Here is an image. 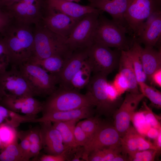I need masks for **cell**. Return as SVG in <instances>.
<instances>
[{"instance_id": "obj_1", "label": "cell", "mask_w": 161, "mask_h": 161, "mask_svg": "<svg viewBox=\"0 0 161 161\" xmlns=\"http://www.w3.org/2000/svg\"><path fill=\"white\" fill-rule=\"evenodd\" d=\"M9 25L1 38L9 64L18 67L34 56V34L29 25L17 22Z\"/></svg>"}, {"instance_id": "obj_2", "label": "cell", "mask_w": 161, "mask_h": 161, "mask_svg": "<svg viewBox=\"0 0 161 161\" xmlns=\"http://www.w3.org/2000/svg\"><path fill=\"white\" fill-rule=\"evenodd\" d=\"M86 106H95L94 99L89 93L82 94L74 89L59 86L43 103L42 112L67 111Z\"/></svg>"}, {"instance_id": "obj_3", "label": "cell", "mask_w": 161, "mask_h": 161, "mask_svg": "<svg viewBox=\"0 0 161 161\" xmlns=\"http://www.w3.org/2000/svg\"><path fill=\"white\" fill-rule=\"evenodd\" d=\"M126 28L104 16L99 15L95 32L94 42L120 50H127L133 42L126 37Z\"/></svg>"}, {"instance_id": "obj_4", "label": "cell", "mask_w": 161, "mask_h": 161, "mask_svg": "<svg viewBox=\"0 0 161 161\" xmlns=\"http://www.w3.org/2000/svg\"><path fill=\"white\" fill-rule=\"evenodd\" d=\"M18 68L35 96L49 95L56 89L58 81L56 75L49 73L40 66L29 62Z\"/></svg>"}, {"instance_id": "obj_5", "label": "cell", "mask_w": 161, "mask_h": 161, "mask_svg": "<svg viewBox=\"0 0 161 161\" xmlns=\"http://www.w3.org/2000/svg\"><path fill=\"white\" fill-rule=\"evenodd\" d=\"M66 39L44 26L38 27L34 33L33 57L44 59L54 55L72 52L66 44Z\"/></svg>"}, {"instance_id": "obj_6", "label": "cell", "mask_w": 161, "mask_h": 161, "mask_svg": "<svg viewBox=\"0 0 161 161\" xmlns=\"http://www.w3.org/2000/svg\"><path fill=\"white\" fill-rule=\"evenodd\" d=\"M161 0H128L124 15L126 26L136 36L143 23L154 13L161 11Z\"/></svg>"}, {"instance_id": "obj_7", "label": "cell", "mask_w": 161, "mask_h": 161, "mask_svg": "<svg viewBox=\"0 0 161 161\" xmlns=\"http://www.w3.org/2000/svg\"><path fill=\"white\" fill-rule=\"evenodd\" d=\"M100 14L90 13L80 19L66 41V44L71 51L88 49L94 43L98 18Z\"/></svg>"}, {"instance_id": "obj_8", "label": "cell", "mask_w": 161, "mask_h": 161, "mask_svg": "<svg viewBox=\"0 0 161 161\" xmlns=\"http://www.w3.org/2000/svg\"><path fill=\"white\" fill-rule=\"evenodd\" d=\"M121 50H113L110 47L97 43L88 49L87 60L94 74L108 75L118 66Z\"/></svg>"}, {"instance_id": "obj_9", "label": "cell", "mask_w": 161, "mask_h": 161, "mask_svg": "<svg viewBox=\"0 0 161 161\" xmlns=\"http://www.w3.org/2000/svg\"><path fill=\"white\" fill-rule=\"evenodd\" d=\"M107 76L101 74H94L86 87V92L94 99L97 112L109 116L114 114L118 103L112 101L108 95L106 89L108 82Z\"/></svg>"}, {"instance_id": "obj_10", "label": "cell", "mask_w": 161, "mask_h": 161, "mask_svg": "<svg viewBox=\"0 0 161 161\" xmlns=\"http://www.w3.org/2000/svg\"><path fill=\"white\" fill-rule=\"evenodd\" d=\"M11 66L0 74L1 97L35 96L26 79L18 67Z\"/></svg>"}, {"instance_id": "obj_11", "label": "cell", "mask_w": 161, "mask_h": 161, "mask_svg": "<svg viewBox=\"0 0 161 161\" xmlns=\"http://www.w3.org/2000/svg\"><path fill=\"white\" fill-rule=\"evenodd\" d=\"M121 137L114 126L102 123L83 148L82 159L88 161L89 154L98 149L121 145Z\"/></svg>"}, {"instance_id": "obj_12", "label": "cell", "mask_w": 161, "mask_h": 161, "mask_svg": "<svg viewBox=\"0 0 161 161\" xmlns=\"http://www.w3.org/2000/svg\"><path fill=\"white\" fill-rule=\"evenodd\" d=\"M144 97L141 93L127 92L119 107L114 113V126L121 137L130 127L136 109Z\"/></svg>"}, {"instance_id": "obj_13", "label": "cell", "mask_w": 161, "mask_h": 161, "mask_svg": "<svg viewBox=\"0 0 161 161\" xmlns=\"http://www.w3.org/2000/svg\"><path fill=\"white\" fill-rule=\"evenodd\" d=\"M40 4V0H19L7 8L17 22L29 25L39 20Z\"/></svg>"}, {"instance_id": "obj_14", "label": "cell", "mask_w": 161, "mask_h": 161, "mask_svg": "<svg viewBox=\"0 0 161 161\" xmlns=\"http://www.w3.org/2000/svg\"><path fill=\"white\" fill-rule=\"evenodd\" d=\"M48 13L43 18L44 26L53 32L67 38L80 20L48 7Z\"/></svg>"}, {"instance_id": "obj_15", "label": "cell", "mask_w": 161, "mask_h": 161, "mask_svg": "<svg viewBox=\"0 0 161 161\" xmlns=\"http://www.w3.org/2000/svg\"><path fill=\"white\" fill-rule=\"evenodd\" d=\"M136 40L142 43L145 47L154 48L161 40V11L151 16L143 23L138 30Z\"/></svg>"}, {"instance_id": "obj_16", "label": "cell", "mask_w": 161, "mask_h": 161, "mask_svg": "<svg viewBox=\"0 0 161 161\" xmlns=\"http://www.w3.org/2000/svg\"><path fill=\"white\" fill-rule=\"evenodd\" d=\"M88 49H78L72 52L61 71L56 75L60 87L72 88L71 80L87 59Z\"/></svg>"}, {"instance_id": "obj_17", "label": "cell", "mask_w": 161, "mask_h": 161, "mask_svg": "<svg viewBox=\"0 0 161 161\" xmlns=\"http://www.w3.org/2000/svg\"><path fill=\"white\" fill-rule=\"evenodd\" d=\"M41 123L40 133L42 147L48 154H59L68 149L63 143L60 132L52 122L46 121Z\"/></svg>"}, {"instance_id": "obj_18", "label": "cell", "mask_w": 161, "mask_h": 161, "mask_svg": "<svg viewBox=\"0 0 161 161\" xmlns=\"http://www.w3.org/2000/svg\"><path fill=\"white\" fill-rule=\"evenodd\" d=\"M93 107L86 106L71 110L43 113L41 117L35 118L31 122L41 123L48 121L52 123L74 120L79 121L92 116L94 113Z\"/></svg>"}, {"instance_id": "obj_19", "label": "cell", "mask_w": 161, "mask_h": 161, "mask_svg": "<svg viewBox=\"0 0 161 161\" xmlns=\"http://www.w3.org/2000/svg\"><path fill=\"white\" fill-rule=\"evenodd\" d=\"M47 4L48 7L76 18H80L90 13L102 12L89 5H82L65 0H47Z\"/></svg>"}, {"instance_id": "obj_20", "label": "cell", "mask_w": 161, "mask_h": 161, "mask_svg": "<svg viewBox=\"0 0 161 161\" xmlns=\"http://www.w3.org/2000/svg\"><path fill=\"white\" fill-rule=\"evenodd\" d=\"M89 2L90 6L108 13L113 20L126 27L124 15L128 0H94Z\"/></svg>"}, {"instance_id": "obj_21", "label": "cell", "mask_w": 161, "mask_h": 161, "mask_svg": "<svg viewBox=\"0 0 161 161\" xmlns=\"http://www.w3.org/2000/svg\"><path fill=\"white\" fill-rule=\"evenodd\" d=\"M118 66L119 72L124 77L128 82V92L134 94L140 93L132 62L126 50H121Z\"/></svg>"}, {"instance_id": "obj_22", "label": "cell", "mask_w": 161, "mask_h": 161, "mask_svg": "<svg viewBox=\"0 0 161 161\" xmlns=\"http://www.w3.org/2000/svg\"><path fill=\"white\" fill-rule=\"evenodd\" d=\"M140 55L144 71L150 79L152 75L161 68V49L157 50L154 48L141 47Z\"/></svg>"}, {"instance_id": "obj_23", "label": "cell", "mask_w": 161, "mask_h": 161, "mask_svg": "<svg viewBox=\"0 0 161 161\" xmlns=\"http://www.w3.org/2000/svg\"><path fill=\"white\" fill-rule=\"evenodd\" d=\"M72 52L54 55L44 59L33 57L28 62L40 66L49 73L57 75L61 71Z\"/></svg>"}, {"instance_id": "obj_24", "label": "cell", "mask_w": 161, "mask_h": 161, "mask_svg": "<svg viewBox=\"0 0 161 161\" xmlns=\"http://www.w3.org/2000/svg\"><path fill=\"white\" fill-rule=\"evenodd\" d=\"M79 121L72 120L66 122H52L53 126L60 132L63 143L66 147L70 150L75 149L78 146L75 139L74 129Z\"/></svg>"}, {"instance_id": "obj_25", "label": "cell", "mask_w": 161, "mask_h": 161, "mask_svg": "<svg viewBox=\"0 0 161 161\" xmlns=\"http://www.w3.org/2000/svg\"><path fill=\"white\" fill-rule=\"evenodd\" d=\"M141 47L140 43L134 40L131 47L126 51L132 62L138 84L145 82L147 79L143 70L141 57Z\"/></svg>"}, {"instance_id": "obj_26", "label": "cell", "mask_w": 161, "mask_h": 161, "mask_svg": "<svg viewBox=\"0 0 161 161\" xmlns=\"http://www.w3.org/2000/svg\"><path fill=\"white\" fill-rule=\"evenodd\" d=\"M92 72L91 67L87 59L72 79V88L79 90L86 87L90 80Z\"/></svg>"}, {"instance_id": "obj_27", "label": "cell", "mask_w": 161, "mask_h": 161, "mask_svg": "<svg viewBox=\"0 0 161 161\" xmlns=\"http://www.w3.org/2000/svg\"><path fill=\"white\" fill-rule=\"evenodd\" d=\"M138 132L134 127L130 126L121 137V147L124 153L129 155L138 151L137 142Z\"/></svg>"}, {"instance_id": "obj_28", "label": "cell", "mask_w": 161, "mask_h": 161, "mask_svg": "<svg viewBox=\"0 0 161 161\" xmlns=\"http://www.w3.org/2000/svg\"><path fill=\"white\" fill-rule=\"evenodd\" d=\"M18 138L16 127L5 123L0 124V140L3 147L18 141Z\"/></svg>"}, {"instance_id": "obj_29", "label": "cell", "mask_w": 161, "mask_h": 161, "mask_svg": "<svg viewBox=\"0 0 161 161\" xmlns=\"http://www.w3.org/2000/svg\"><path fill=\"white\" fill-rule=\"evenodd\" d=\"M141 93L147 97L152 105L158 109L161 107V93L155 88L147 85L145 82L138 83Z\"/></svg>"}, {"instance_id": "obj_30", "label": "cell", "mask_w": 161, "mask_h": 161, "mask_svg": "<svg viewBox=\"0 0 161 161\" xmlns=\"http://www.w3.org/2000/svg\"><path fill=\"white\" fill-rule=\"evenodd\" d=\"M103 122L97 117L93 116L86 118L77 124L90 138L97 131Z\"/></svg>"}, {"instance_id": "obj_31", "label": "cell", "mask_w": 161, "mask_h": 161, "mask_svg": "<svg viewBox=\"0 0 161 161\" xmlns=\"http://www.w3.org/2000/svg\"><path fill=\"white\" fill-rule=\"evenodd\" d=\"M158 151L154 149H147L137 151L129 155V160L132 161H154Z\"/></svg>"}, {"instance_id": "obj_32", "label": "cell", "mask_w": 161, "mask_h": 161, "mask_svg": "<svg viewBox=\"0 0 161 161\" xmlns=\"http://www.w3.org/2000/svg\"><path fill=\"white\" fill-rule=\"evenodd\" d=\"M143 105L144 110L142 112L147 123L151 127L158 130L161 129L159 117L153 113L146 102H144Z\"/></svg>"}, {"instance_id": "obj_33", "label": "cell", "mask_w": 161, "mask_h": 161, "mask_svg": "<svg viewBox=\"0 0 161 161\" xmlns=\"http://www.w3.org/2000/svg\"><path fill=\"white\" fill-rule=\"evenodd\" d=\"M112 83L120 96L129 90V85L127 81L119 72L115 76Z\"/></svg>"}, {"instance_id": "obj_34", "label": "cell", "mask_w": 161, "mask_h": 161, "mask_svg": "<svg viewBox=\"0 0 161 161\" xmlns=\"http://www.w3.org/2000/svg\"><path fill=\"white\" fill-rule=\"evenodd\" d=\"M74 135L75 142L78 146L83 148L89 140L86 134L78 124L74 127Z\"/></svg>"}, {"instance_id": "obj_35", "label": "cell", "mask_w": 161, "mask_h": 161, "mask_svg": "<svg viewBox=\"0 0 161 161\" xmlns=\"http://www.w3.org/2000/svg\"><path fill=\"white\" fill-rule=\"evenodd\" d=\"M18 137L21 140L19 144L24 161L29 160V154L30 143L25 132H18Z\"/></svg>"}, {"instance_id": "obj_36", "label": "cell", "mask_w": 161, "mask_h": 161, "mask_svg": "<svg viewBox=\"0 0 161 161\" xmlns=\"http://www.w3.org/2000/svg\"><path fill=\"white\" fill-rule=\"evenodd\" d=\"M69 150L67 149L63 152L59 154H44L39 159L41 161H64L68 160Z\"/></svg>"}, {"instance_id": "obj_37", "label": "cell", "mask_w": 161, "mask_h": 161, "mask_svg": "<svg viewBox=\"0 0 161 161\" xmlns=\"http://www.w3.org/2000/svg\"><path fill=\"white\" fill-rule=\"evenodd\" d=\"M137 142L138 151L147 149H154L158 151L154 144L146 139L139 132L137 135Z\"/></svg>"}, {"instance_id": "obj_38", "label": "cell", "mask_w": 161, "mask_h": 161, "mask_svg": "<svg viewBox=\"0 0 161 161\" xmlns=\"http://www.w3.org/2000/svg\"><path fill=\"white\" fill-rule=\"evenodd\" d=\"M11 17L8 12L0 10V33L2 34L10 25Z\"/></svg>"}, {"instance_id": "obj_39", "label": "cell", "mask_w": 161, "mask_h": 161, "mask_svg": "<svg viewBox=\"0 0 161 161\" xmlns=\"http://www.w3.org/2000/svg\"><path fill=\"white\" fill-rule=\"evenodd\" d=\"M25 133L30 143H41L40 129H32Z\"/></svg>"}, {"instance_id": "obj_40", "label": "cell", "mask_w": 161, "mask_h": 161, "mask_svg": "<svg viewBox=\"0 0 161 161\" xmlns=\"http://www.w3.org/2000/svg\"><path fill=\"white\" fill-rule=\"evenodd\" d=\"M103 153L102 149L92 152L88 158V161H103Z\"/></svg>"}, {"instance_id": "obj_41", "label": "cell", "mask_w": 161, "mask_h": 161, "mask_svg": "<svg viewBox=\"0 0 161 161\" xmlns=\"http://www.w3.org/2000/svg\"><path fill=\"white\" fill-rule=\"evenodd\" d=\"M42 148L41 143H30L29 154L30 159L37 156Z\"/></svg>"}, {"instance_id": "obj_42", "label": "cell", "mask_w": 161, "mask_h": 161, "mask_svg": "<svg viewBox=\"0 0 161 161\" xmlns=\"http://www.w3.org/2000/svg\"><path fill=\"white\" fill-rule=\"evenodd\" d=\"M157 86L161 87V68L155 71L151 75L150 80Z\"/></svg>"}, {"instance_id": "obj_43", "label": "cell", "mask_w": 161, "mask_h": 161, "mask_svg": "<svg viewBox=\"0 0 161 161\" xmlns=\"http://www.w3.org/2000/svg\"><path fill=\"white\" fill-rule=\"evenodd\" d=\"M161 129H157L151 127L147 131L146 135L149 138L154 139L158 135Z\"/></svg>"}, {"instance_id": "obj_44", "label": "cell", "mask_w": 161, "mask_h": 161, "mask_svg": "<svg viewBox=\"0 0 161 161\" xmlns=\"http://www.w3.org/2000/svg\"><path fill=\"white\" fill-rule=\"evenodd\" d=\"M9 63L6 59L0 57V74L6 70Z\"/></svg>"}, {"instance_id": "obj_45", "label": "cell", "mask_w": 161, "mask_h": 161, "mask_svg": "<svg viewBox=\"0 0 161 161\" xmlns=\"http://www.w3.org/2000/svg\"><path fill=\"white\" fill-rule=\"evenodd\" d=\"M0 57L6 59L8 61L6 48L1 38L0 39Z\"/></svg>"}, {"instance_id": "obj_46", "label": "cell", "mask_w": 161, "mask_h": 161, "mask_svg": "<svg viewBox=\"0 0 161 161\" xmlns=\"http://www.w3.org/2000/svg\"><path fill=\"white\" fill-rule=\"evenodd\" d=\"M155 140L154 145L157 148L158 152L161 151V130H160Z\"/></svg>"}, {"instance_id": "obj_47", "label": "cell", "mask_w": 161, "mask_h": 161, "mask_svg": "<svg viewBox=\"0 0 161 161\" xmlns=\"http://www.w3.org/2000/svg\"><path fill=\"white\" fill-rule=\"evenodd\" d=\"M19 0H0V6H5L7 8L14 3Z\"/></svg>"}, {"instance_id": "obj_48", "label": "cell", "mask_w": 161, "mask_h": 161, "mask_svg": "<svg viewBox=\"0 0 161 161\" xmlns=\"http://www.w3.org/2000/svg\"><path fill=\"white\" fill-rule=\"evenodd\" d=\"M5 107L0 104V124L4 123V120L3 116Z\"/></svg>"}, {"instance_id": "obj_49", "label": "cell", "mask_w": 161, "mask_h": 161, "mask_svg": "<svg viewBox=\"0 0 161 161\" xmlns=\"http://www.w3.org/2000/svg\"><path fill=\"white\" fill-rule=\"evenodd\" d=\"M67 1H72V2H75L76 3H78L81 0H65Z\"/></svg>"}, {"instance_id": "obj_50", "label": "cell", "mask_w": 161, "mask_h": 161, "mask_svg": "<svg viewBox=\"0 0 161 161\" xmlns=\"http://www.w3.org/2000/svg\"><path fill=\"white\" fill-rule=\"evenodd\" d=\"M2 147H2V145L1 142V140H0V148H1Z\"/></svg>"}, {"instance_id": "obj_51", "label": "cell", "mask_w": 161, "mask_h": 161, "mask_svg": "<svg viewBox=\"0 0 161 161\" xmlns=\"http://www.w3.org/2000/svg\"><path fill=\"white\" fill-rule=\"evenodd\" d=\"M1 98H2V97H1V94H0V101L1 100Z\"/></svg>"}, {"instance_id": "obj_52", "label": "cell", "mask_w": 161, "mask_h": 161, "mask_svg": "<svg viewBox=\"0 0 161 161\" xmlns=\"http://www.w3.org/2000/svg\"><path fill=\"white\" fill-rule=\"evenodd\" d=\"M93 0H89V1H90Z\"/></svg>"}, {"instance_id": "obj_53", "label": "cell", "mask_w": 161, "mask_h": 161, "mask_svg": "<svg viewBox=\"0 0 161 161\" xmlns=\"http://www.w3.org/2000/svg\"><path fill=\"white\" fill-rule=\"evenodd\" d=\"M1 9V6H0V10Z\"/></svg>"}]
</instances>
